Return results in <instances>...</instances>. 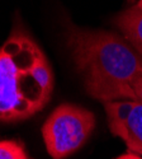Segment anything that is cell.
Returning a JSON list of instances; mask_svg holds the SVG:
<instances>
[{"label":"cell","instance_id":"obj_5","mask_svg":"<svg viewBox=\"0 0 142 159\" xmlns=\"http://www.w3.org/2000/svg\"><path fill=\"white\" fill-rule=\"evenodd\" d=\"M114 24L142 56V9L136 5L127 8L114 18Z\"/></svg>","mask_w":142,"mask_h":159},{"label":"cell","instance_id":"obj_6","mask_svg":"<svg viewBox=\"0 0 142 159\" xmlns=\"http://www.w3.org/2000/svg\"><path fill=\"white\" fill-rule=\"evenodd\" d=\"M0 159H29L22 144L14 140L0 141Z\"/></svg>","mask_w":142,"mask_h":159},{"label":"cell","instance_id":"obj_7","mask_svg":"<svg viewBox=\"0 0 142 159\" xmlns=\"http://www.w3.org/2000/svg\"><path fill=\"white\" fill-rule=\"evenodd\" d=\"M130 101L138 102L142 104V74L138 75L131 83V94Z\"/></svg>","mask_w":142,"mask_h":159},{"label":"cell","instance_id":"obj_2","mask_svg":"<svg viewBox=\"0 0 142 159\" xmlns=\"http://www.w3.org/2000/svg\"><path fill=\"white\" fill-rule=\"evenodd\" d=\"M54 90V73L33 39L14 31L0 47V121L25 120L43 110Z\"/></svg>","mask_w":142,"mask_h":159},{"label":"cell","instance_id":"obj_1","mask_svg":"<svg viewBox=\"0 0 142 159\" xmlns=\"http://www.w3.org/2000/svg\"><path fill=\"white\" fill-rule=\"evenodd\" d=\"M67 45L90 96L103 103L130 101L131 83L142 74V56L124 37L69 27Z\"/></svg>","mask_w":142,"mask_h":159},{"label":"cell","instance_id":"obj_3","mask_svg":"<svg viewBox=\"0 0 142 159\" xmlns=\"http://www.w3.org/2000/svg\"><path fill=\"white\" fill-rule=\"evenodd\" d=\"M95 127L93 112L75 104H61L48 116L42 135L48 154L63 159L79 150Z\"/></svg>","mask_w":142,"mask_h":159},{"label":"cell","instance_id":"obj_9","mask_svg":"<svg viewBox=\"0 0 142 159\" xmlns=\"http://www.w3.org/2000/svg\"><path fill=\"white\" fill-rule=\"evenodd\" d=\"M136 7H137V8H140V9H142V0H138L137 4H136Z\"/></svg>","mask_w":142,"mask_h":159},{"label":"cell","instance_id":"obj_8","mask_svg":"<svg viewBox=\"0 0 142 159\" xmlns=\"http://www.w3.org/2000/svg\"><path fill=\"white\" fill-rule=\"evenodd\" d=\"M117 159H142V157L138 155V154H136V153L130 152V153H127V154H123V155L118 157Z\"/></svg>","mask_w":142,"mask_h":159},{"label":"cell","instance_id":"obj_4","mask_svg":"<svg viewBox=\"0 0 142 159\" xmlns=\"http://www.w3.org/2000/svg\"><path fill=\"white\" fill-rule=\"evenodd\" d=\"M112 134L121 138L130 152L142 157V104L133 101L105 102Z\"/></svg>","mask_w":142,"mask_h":159}]
</instances>
